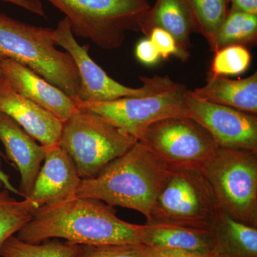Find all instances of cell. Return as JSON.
Masks as SVG:
<instances>
[{"mask_svg": "<svg viewBox=\"0 0 257 257\" xmlns=\"http://www.w3.org/2000/svg\"><path fill=\"white\" fill-rule=\"evenodd\" d=\"M17 234L32 243L50 239L87 245L141 243L142 225L121 220L105 202L74 197L39 207Z\"/></svg>", "mask_w": 257, "mask_h": 257, "instance_id": "cell-1", "label": "cell"}, {"mask_svg": "<svg viewBox=\"0 0 257 257\" xmlns=\"http://www.w3.org/2000/svg\"><path fill=\"white\" fill-rule=\"evenodd\" d=\"M170 172L165 161L138 141L95 177L82 179L76 197L92 198L112 207L133 209L148 219Z\"/></svg>", "mask_w": 257, "mask_h": 257, "instance_id": "cell-2", "label": "cell"}, {"mask_svg": "<svg viewBox=\"0 0 257 257\" xmlns=\"http://www.w3.org/2000/svg\"><path fill=\"white\" fill-rule=\"evenodd\" d=\"M54 29L35 26L0 13V61L26 66L79 103L80 77L67 52L56 48Z\"/></svg>", "mask_w": 257, "mask_h": 257, "instance_id": "cell-3", "label": "cell"}, {"mask_svg": "<svg viewBox=\"0 0 257 257\" xmlns=\"http://www.w3.org/2000/svg\"><path fill=\"white\" fill-rule=\"evenodd\" d=\"M68 20L74 35L104 50L119 48L126 32H140L149 0H46Z\"/></svg>", "mask_w": 257, "mask_h": 257, "instance_id": "cell-4", "label": "cell"}, {"mask_svg": "<svg viewBox=\"0 0 257 257\" xmlns=\"http://www.w3.org/2000/svg\"><path fill=\"white\" fill-rule=\"evenodd\" d=\"M221 211L257 228V153L219 147L201 167Z\"/></svg>", "mask_w": 257, "mask_h": 257, "instance_id": "cell-5", "label": "cell"}, {"mask_svg": "<svg viewBox=\"0 0 257 257\" xmlns=\"http://www.w3.org/2000/svg\"><path fill=\"white\" fill-rule=\"evenodd\" d=\"M138 140L95 113L79 109L63 122L59 145L82 179L95 177Z\"/></svg>", "mask_w": 257, "mask_h": 257, "instance_id": "cell-6", "label": "cell"}, {"mask_svg": "<svg viewBox=\"0 0 257 257\" xmlns=\"http://www.w3.org/2000/svg\"><path fill=\"white\" fill-rule=\"evenodd\" d=\"M146 223L209 231L221 209L201 169L170 167Z\"/></svg>", "mask_w": 257, "mask_h": 257, "instance_id": "cell-7", "label": "cell"}, {"mask_svg": "<svg viewBox=\"0 0 257 257\" xmlns=\"http://www.w3.org/2000/svg\"><path fill=\"white\" fill-rule=\"evenodd\" d=\"M187 89L168 76L155 75L153 87L145 95L81 102L77 108L102 116L139 141L145 130L156 121L172 116H188L185 103Z\"/></svg>", "mask_w": 257, "mask_h": 257, "instance_id": "cell-8", "label": "cell"}, {"mask_svg": "<svg viewBox=\"0 0 257 257\" xmlns=\"http://www.w3.org/2000/svg\"><path fill=\"white\" fill-rule=\"evenodd\" d=\"M139 141L150 147L170 167L201 169L219 147L209 131L187 116L156 121L145 130Z\"/></svg>", "mask_w": 257, "mask_h": 257, "instance_id": "cell-9", "label": "cell"}, {"mask_svg": "<svg viewBox=\"0 0 257 257\" xmlns=\"http://www.w3.org/2000/svg\"><path fill=\"white\" fill-rule=\"evenodd\" d=\"M53 38L56 45L62 47L71 56L78 70L81 80L79 103L99 102L128 96H143L150 92L153 87L155 76L140 77L143 86L140 88L126 87L111 78L91 58L89 45H79L66 18L60 20L57 28L54 29Z\"/></svg>", "mask_w": 257, "mask_h": 257, "instance_id": "cell-10", "label": "cell"}, {"mask_svg": "<svg viewBox=\"0 0 257 257\" xmlns=\"http://www.w3.org/2000/svg\"><path fill=\"white\" fill-rule=\"evenodd\" d=\"M188 116L204 126L221 147L257 153L256 114L211 102L187 89Z\"/></svg>", "mask_w": 257, "mask_h": 257, "instance_id": "cell-11", "label": "cell"}, {"mask_svg": "<svg viewBox=\"0 0 257 257\" xmlns=\"http://www.w3.org/2000/svg\"><path fill=\"white\" fill-rule=\"evenodd\" d=\"M0 112L15 120L42 146L59 144L63 122L17 92L3 76L0 77Z\"/></svg>", "mask_w": 257, "mask_h": 257, "instance_id": "cell-12", "label": "cell"}, {"mask_svg": "<svg viewBox=\"0 0 257 257\" xmlns=\"http://www.w3.org/2000/svg\"><path fill=\"white\" fill-rule=\"evenodd\" d=\"M45 158L28 199L40 207L76 197L82 178L59 144L45 147Z\"/></svg>", "mask_w": 257, "mask_h": 257, "instance_id": "cell-13", "label": "cell"}, {"mask_svg": "<svg viewBox=\"0 0 257 257\" xmlns=\"http://www.w3.org/2000/svg\"><path fill=\"white\" fill-rule=\"evenodd\" d=\"M0 73L17 92L50 111L62 122L78 110L72 98L26 66L11 60H1Z\"/></svg>", "mask_w": 257, "mask_h": 257, "instance_id": "cell-14", "label": "cell"}, {"mask_svg": "<svg viewBox=\"0 0 257 257\" xmlns=\"http://www.w3.org/2000/svg\"><path fill=\"white\" fill-rule=\"evenodd\" d=\"M0 142L8 160L21 177V194L28 199L45 158V149L38 145L21 126L8 115L0 112Z\"/></svg>", "mask_w": 257, "mask_h": 257, "instance_id": "cell-15", "label": "cell"}, {"mask_svg": "<svg viewBox=\"0 0 257 257\" xmlns=\"http://www.w3.org/2000/svg\"><path fill=\"white\" fill-rule=\"evenodd\" d=\"M154 28L169 32L179 48L188 52L191 35L197 32V27L187 0H156L144 17L140 32L148 37Z\"/></svg>", "mask_w": 257, "mask_h": 257, "instance_id": "cell-16", "label": "cell"}, {"mask_svg": "<svg viewBox=\"0 0 257 257\" xmlns=\"http://www.w3.org/2000/svg\"><path fill=\"white\" fill-rule=\"evenodd\" d=\"M209 231L212 257H257V228L221 210Z\"/></svg>", "mask_w": 257, "mask_h": 257, "instance_id": "cell-17", "label": "cell"}, {"mask_svg": "<svg viewBox=\"0 0 257 257\" xmlns=\"http://www.w3.org/2000/svg\"><path fill=\"white\" fill-rule=\"evenodd\" d=\"M193 92L211 102L257 114L256 72L246 78L238 79L210 74L205 85Z\"/></svg>", "mask_w": 257, "mask_h": 257, "instance_id": "cell-18", "label": "cell"}, {"mask_svg": "<svg viewBox=\"0 0 257 257\" xmlns=\"http://www.w3.org/2000/svg\"><path fill=\"white\" fill-rule=\"evenodd\" d=\"M141 243L150 247L173 248L212 257L209 231L206 230L146 223L142 225Z\"/></svg>", "mask_w": 257, "mask_h": 257, "instance_id": "cell-19", "label": "cell"}, {"mask_svg": "<svg viewBox=\"0 0 257 257\" xmlns=\"http://www.w3.org/2000/svg\"><path fill=\"white\" fill-rule=\"evenodd\" d=\"M257 38V15L231 8L214 40L209 44L211 52H216L233 45L254 44Z\"/></svg>", "mask_w": 257, "mask_h": 257, "instance_id": "cell-20", "label": "cell"}, {"mask_svg": "<svg viewBox=\"0 0 257 257\" xmlns=\"http://www.w3.org/2000/svg\"><path fill=\"white\" fill-rule=\"evenodd\" d=\"M39 207L30 199L17 200L8 189L0 191V251L7 240L31 221Z\"/></svg>", "mask_w": 257, "mask_h": 257, "instance_id": "cell-21", "label": "cell"}, {"mask_svg": "<svg viewBox=\"0 0 257 257\" xmlns=\"http://www.w3.org/2000/svg\"><path fill=\"white\" fill-rule=\"evenodd\" d=\"M79 244L60 241L45 240L38 243L25 242L12 236L5 241L0 251L1 257H75Z\"/></svg>", "mask_w": 257, "mask_h": 257, "instance_id": "cell-22", "label": "cell"}, {"mask_svg": "<svg viewBox=\"0 0 257 257\" xmlns=\"http://www.w3.org/2000/svg\"><path fill=\"white\" fill-rule=\"evenodd\" d=\"M196 27L211 43L219 30L228 13V0H187Z\"/></svg>", "mask_w": 257, "mask_h": 257, "instance_id": "cell-23", "label": "cell"}, {"mask_svg": "<svg viewBox=\"0 0 257 257\" xmlns=\"http://www.w3.org/2000/svg\"><path fill=\"white\" fill-rule=\"evenodd\" d=\"M211 75H237L247 70L251 63V54L244 46L233 45L214 52Z\"/></svg>", "mask_w": 257, "mask_h": 257, "instance_id": "cell-24", "label": "cell"}, {"mask_svg": "<svg viewBox=\"0 0 257 257\" xmlns=\"http://www.w3.org/2000/svg\"><path fill=\"white\" fill-rule=\"evenodd\" d=\"M145 245L140 243L79 244L75 257H144Z\"/></svg>", "mask_w": 257, "mask_h": 257, "instance_id": "cell-25", "label": "cell"}, {"mask_svg": "<svg viewBox=\"0 0 257 257\" xmlns=\"http://www.w3.org/2000/svg\"><path fill=\"white\" fill-rule=\"evenodd\" d=\"M148 38L156 47L162 58L167 60L170 56H175L179 60L185 62L188 60L190 54L189 52L181 50L177 45L175 38L169 32L161 28L152 29Z\"/></svg>", "mask_w": 257, "mask_h": 257, "instance_id": "cell-26", "label": "cell"}, {"mask_svg": "<svg viewBox=\"0 0 257 257\" xmlns=\"http://www.w3.org/2000/svg\"><path fill=\"white\" fill-rule=\"evenodd\" d=\"M135 55L140 62L149 66L156 64L161 58L156 47L148 37L138 42L135 48Z\"/></svg>", "mask_w": 257, "mask_h": 257, "instance_id": "cell-27", "label": "cell"}, {"mask_svg": "<svg viewBox=\"0 0 257 257\" xmlns=\"http://www.w3.org/2000/svg\"><path fill=\"white\" fill-rule=\"evenodd\" d=\"M144 257H211L202 256L197 253L173 249V248L150 247L145 246Z\"/></svg>", "mask_w": 257, "mask_h": 257, "instance_id": "cell-28", "label": "cell"}, {"mask_svg": "<svg viewBox=\"0 0 257 257\" xmlns=\"http://www.w3.org/2000/svg\"><path fill=\"white\" fill-rule=\"evenodd\" d=\"M0 1L16 5L39 16L43 17V18L46 17L41 0H0Z\"/></svg>", "mask_w": 257, "mask_h": 257, "instance_id": "cell-29", "label": "cell"}, {"mask_svg": "<svg viewBox=\"0 0 257 257\" xmlns=\"http://www.w3.org/2000/svg\"><path fill=\"white\" fill-rule=\"evenodd\" d=\"M228 2L234 9L257 15V0H228Z\"/></svg>", "mask_w": 257, "mask_h": 257, "instance_id": "cell-30", "label": "cell"}, {"mask_svg": "<svg viewBox=\"0 0 257 257\" xmlns=\"http://www.w3.org/2000/svg\"><path fill=\"white\" fill-rule=\"evenodd\" d=\"M5 186V189H8L10 192L15 194H20L22 196L21 193L18 189H15L10 182V177L5 174L3 171L0 170V189Z\"/></svg>", "mask_w": 257, "mask_h": 257, "instance_id": "cell-31", "label": "cell"}, {"mask_svg": "<svg viewBox=\"0 0 257 257\" xmlns=\"http://www.w3.org/2000/svg\"><path fill=\"white\" fill-rule=\"evenodd\" d=\"M0 77H1V73H0ZM3 158L6 159V157L3 155V152L0 151V170H2V165H3V160H2V159Z\"/></svg>", "mask_w": 257, "mask_h": 257, "instance_id": "cell-32", "label": "cell"}]
</instances>
